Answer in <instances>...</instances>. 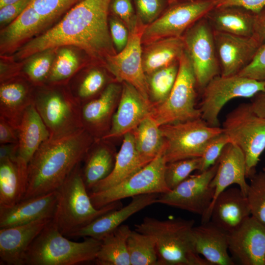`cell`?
<instances>
[{"label":"cell","instance_id":"obj_27","mask_svg":"<svg viewBox=\"0 0 265 265\" xmlns=\"http://www.w3.org/2000/svg\"><path fill=\"white\" fill-rule=\"evenodd\" d=\"M18 131V158L28 165L41 144L50 137L46 126L33 104L25 111Z\"/></svg>","mask_w":265,"mask_h":265},{"label":"cell","instance_id":"obj_44","mask_svg":"<svg viewBox=\"0 0 265 265\" xmlns=\"http://www.w3.org/2000/svg\"><path fill=\"white\" fill-rule=\"evenodd\" d=\"M53 56L44 54L29 62L24 70L25 76L33 83L39 84L47 80L52 68Z\"/></svg>","mask_w":265,"mask_h":265},{"label":"cell","instance_id":"obj_55","mask_svg":"<svg viewBox=\"0 0 265 265\" xmlns=\"http://www.w3.org/2000/svg\"><path fill=\"white\" fill-rule=\"evenodd\" d=\"M20 0H0V8Z\"/></svg>","mask_w":265,"mask_h":265},{"label":"cell","instance_id":"obj_28","mask_svg":"<svg viewBox=\"0 0 265 265\" xmlns=\"http://www.w3.org/2000/svg\"><path fill=\"white\" fill-rule=\"evenodd\" d=\"M33 93L23 81H3L0 87V118L18 128L26 109L33 103Z\"/></svg>","mask_w":265,"mask_h":265},{"label":"cell","instance_id":"obj_29","mask_svg":"<svg viewBox=\"0 0 265 265\" xmlns=\"http://www.w3.org/2000/svg\"><path fill=\"white\" fill-rule=\"evenodd\" d=\"M205 18L214 31L253 36L256 14L243 8L214 7Z\"/></svg>","mask_w":265,"mask_h":265},{"label":"cell","instance_id":"obj_39","mask_svg":"<svg viewBox=\"0 0 265 265\" xmlns=\"http://www.w3.org/2000/svg\"><path fill=\"white\" fill-rule=\"evenodd\" d=\"M249 179L246 197L251 215L265 225V173H256Z\"/></svg>","mask_w":265,"mask_h":265},{"label":"cell","instance_id":"obj_26","mask_svg":"<svg viewBox=\"0 0 265 265\" xmlns=\"http://www.w3.org/2000/svg\"><path fill=\"white\" fill-rule=\"evenodd\" d=\"M148 163L138 154L133 134L131 132H129L123 136L122 143L116 155L114 165L111 173L88 192L101 191L116 186Z\"/></svg>","mask_w":265,"mask_h":265},{"label":"cell","instance_id":"obj_13","mask_svg":"<svg viewBox=\"0 0 265 265\" xmlns=\"http://www.w3.org/2000/svg\"><path fill=\"white\" fill-rule=\"evenodd\" d=\"M216 0H194L175 4L145 26L142 44L169 37H182L195 23L215 7Z\"/></svg>","mask_w":265,"mask_h":265},{"label":"cell","instance_id":"obj_40","mask_svg":"<svg viewBox=\"0 0 265 265\" xmlns=\"http://www.w3.org/2000/svg\"><path fill=\"white\" fill-rule=\"evenodd\" d=\"M81 0H31L29 5L40 17L45 27L65 14Z\"/></svg>","mask_w":265,"mask_h":265},{"label":"cell","instance_id":"obj_12","mask_svg":"<svg viewBox=\"0 0 265 265\" xmlns=\"http://www.w3.org/2000/svg\"><path fill=\"white\" fill-rule=\"evenodd\" d=\"M182 37L185 51L193 67L198 89L201 92L212 79L221 75L213 30L204 17L191 26Z\"/></svg>","mask_w":265,"mask_h":265},{"label":"cell","instance_id":"obj_58","mask_svg":"<svg viewBox=\"0 0 265 265\" xmlns=\"http://www.w3.org/2000/svg\"></svg>","mask_w":265,"mask_h":265},{"label":"cell","instance_id":"obj_6","mask_svg":"<svg viewBox=\"0 0 265 265\" xmlns=\"http://www.w3.org/2000/svg\"><path fill=\"white\" fill-rule=\"evenodd\" d=\"M222 128L230 142L242 151L246 178H250L256 173L265 150V118L255 113L250 103H242L226 115Z\"/></svg>","mask_w":265,"mask_h":265},{"label":"cell","instance_id":"obj_48","mask_svg":"<svg viewBox=\"0 0 265 265\" xmlns=\"http://www.w3.org/2000/svg\"><path fill=\"white\" fill-rule=\"evenodd\" d=\"M111 38L117 52L121 51L126 46L129 37V31L124 23L116 16L109 20Z\"/></svg>","mask_w":265,"mask_h":265},{"label":"cell","instance_id":"obj_19","mask_svg":"<svg viewBox=\"0 0 265 265\" xmlns=\"http://www.w3.org/2000/svg\"><path fill=\"white\" fill-rule=\"evenodd\" d=\"M251 216L249 203L239 187H228L216 198L202 222L209 220L230 233Z\"/></svg>","mask_w":265,"mask_h":265},{"label":"cell","instance_id":"obj_36","mask_svg":"<svg viewBox=\"0 0 265 265\" xmlns=\"http://www.w3.org/2000/svg\"><path fill=\"white\" fill-rule=\"evenodd\" d=\"M131 265H159L154 238L136 230H132L127 239Z\"/></svg>","mask_w":265,"mask_h":265},{"label":"cell","instance_id":"obj_10","mask_svg":"<svg viewBox=\"0 0 265 265\" xmlns=\"http://www.w3.org/2000/svg\"><path fill=\"white\" fill-rule=\"evenodd\" d=\"M265 88V81H260L238 74L217 76L201 91L198 108L201 118L208 125L219 127V115L225 105L237 98H251Z\"/></svg>","mask_w":265,"mask_h":265},{"label":"cell","instance_id":"obj_4","mask_svg":"<svg viewBox=\"0 0 265 265\" xmlns=\"http://www.w3.org/2000/svg\"><path fill=\"white\" fill-rule=\"evenodd\" d=\"M81 163L77 165L56 190L57 201L52 221L65 236L112 210L123 206L121 201L100 209L95 208L83 181Z\"/></svg>","mask_w":265,"mask_h":265},{"label":"cell","instance_id":"obj_57","mask_svg":"<svg viewBox=\"0 0 265 265\" xmlns=\"http://www.w3.org/2000/svg\"><path fill=\"white\" fill-rule=\"evenodd\" d=\"M264 263H265V259H264Z\"/></svg>","mask_w":265,"mask_h":265},{"label":"cell","instance_id":"obj_2","mask_svg":"<svg viewBox=\"0 0 265 265\" xmlns=\"http://www.w3.org/2000/svg\"><path fill=\"white\" fill-rule=\"evenodd\" d=\"M95 139L83 128L59 138H49L27 166L25 199L56 190L83 161Z\"/></svg>","mask_w":265,"mask_h":265},{"label":"cell","instance_id":"obj_56","mask_svg":"<svg viewBox=\"0 0 265 265\" xmlns=\"http://www.w3.org/2000/svg\"><path fill=\"white\" fill-rule=\"evenodd\" d=\"M262 171L265 173V167L263 168Z\"/></svg>","mask_w":265,"mask_h":265},{"label":"cell","instance_id":"obj_23","mask_svg":"<svg viewBox=\"0 0 265 265\" xmlns=\"http://www.w3.org/2000/svg\"><path fill=\"white\" fill-rule=\"evenodd\" d=\"M217 162L216 171L211 183L215 189L211 205L220 193L232 185H237L246 196L249 184L246 180L245 159L241 150L234 143L229 142Z\"/></svg>","mask_w":265,"mask_h":265},{"label":"cell","instance_id":"obj_42","mask_svg":"<svg viewBox=\"0 0 265 265\" xmlns=\"http://www.w3.org/2000/svg\"><path fill=\"white\" fill-rule=\"evenodd\" d=\"M200 158L185 159L167 163L165 171V183L170 190L187 179L194 171H198Z\"/></svg>","mask_w":265,"mask_h":265},{"label":"cell","instance_id":"obj_45","mask_svg":"<svg viewBox=\"0 0 265 265\" xmlns=\"http://www.w3.org/2000/svg\"><path fill=\"white\" fill-rule=\"evenodd\" d=\"M137 15L141 23L148 25L161 15L164 7V0H134Z\"/></svg>","mask_w":265,"mask_h":265},{"label":"cell","instance_id":"obj_41","mask_svg":"<svg viewBox=\"0 0 265 265\" xmlns=\"http://www.w3.org/2000/svg\"><path fill=\"white\" fill-rule=\"evenodd\" d=\"M79 66V62L75 53L69 49H62L52 66L47 81L51 84L63 82L74 75Z\"/></svg>","mask_w":265,"mask_h":265},{"label":"cell","instance_id":"obj_15","mask_svg":"<svg viewBox=\"0 0 265 265\" xmlns=\"http://www.w3.org/2000/svg\"><path fill=\"white\" fill-rule=\"evenodd\" d=\"M139 20L137 27L129 32L125 47L105 59L107 69L120 82L134 86L147 100L150 101L147 78L142 64L141 38L145 27Z\"/></svg>","mask_w":265,"mask_h":265},{"label":"cell","instance_id":"obj_34","mask_svg":"<svg viewBox=\"0 0 265 265\" xmlns=\"http://www.w3.org/2000/svg\"><path fill=\"white\" fill-rule=\"evenodd\" d=\"M129 226L122 224L101 240L96 263L101 265H131L127 239L131 232Z\"/></svg>","mask_w":265,"mask_h":265},{"label":"cell","instance_id":"obj_31","mask_svg":"<svg viewBox=\"0 0 265 265\" xmlns=\"http://www.w3.org/2000/svg\"><path fill=\"white\" fill-rule=\"evenodd\" d=\"M116 155L107 140H95L83 159L81 167L82 178L88 191L111 173Z\"/></svg>","mask_w":265,"mask_h":265},{"label":"cell","instance_id":"obj_3","mask_svg":"<svg viewBox=\"0 0 265 265\" xmlns=\"http://www.w3.org/2000/svg\"><path fill=\"white\" fill-rule=\"evenodd\" d=\"M195 221L181 217L159 220L145 217L135 230L152 237L159 265H211L195 250L192 230Z\"/></svg>","mask_w":265,"mask_h":265},{"label":"cell","instance_id":"obj_5","mask_svg":"<svg viewBox=\"0 0 265 265\" xmlns=\"http://www.w3.org/2000/svg\"><path fill=\"white\" fill-rule=\"evenodd\" d=\"M101 240L84 237L81 242L65 238L51 221L31 243L24 257L27 265H74L95 260Z\"/></svg>","mask_w":265,"mask_h":265},{"label":"cell","instance_id":"obj_7","mask_svg":"<svg viewBox=\"0 0 265 265\" xmlns=\"http://www.w3.org/2000/svg\"><path fill=\"white\" fill-rule=\"evenodd\" d=\"M197 88L193 67L185 51L179 60L177 77L168 97L154 106L151 115L160 126L201 117L196 106Z\"/></svg>","mask_w":265,"mask_h":265},{"label":"cell","instance_id":"obj_50","mask_svg":"<svg viewBox=\"0 0 265 265\" xmlns=\"http://www.w3.org/2000/svg\"><path fill=\"white\" fill-rule=\"evenodd\" d=\"M231 6L242 7L257 14L265 7V0H216L215 7Z\"/></svg>","mask_w":265,"mask_h":265},{"label":"cell","instance_id":"obj_32","mask_svg":"<svg viewBox=\"0 0 265 265\" xmlns=\"http://www.w3.org/2000/svg\"><path fill=\"white\" fill-rule=\"evenodd\" d=\"M27 166L18 159L0 160V207L12 206L22 199L26 186Z\"/></svg>","mask_w":265,"mask_h":265},{"label":"cell","instance_id":"obj_8","mask_svg":"<svg viewBox=\"0 0 265 265\" xmlns=\"http://www.w3.org/2000/svg\"><path fill=\"white\" fill-rule=\"evenodd\" d=\"M33 93V105L46 126L50 138H56L83 128L81 106L71 92L50 88Z\"/></svg>","mask_w":265,"mask_h":265},{"label":"cell","instance_id":"obj_11","mask_svg":"<svg viewBox=\"0 0 265 265\" xmlns=\"http://www.w3.org/2000/svg\"><path fill=\"white\" fill-rule=\"evenodd\" d=\"M166 164L162 150L153 160L122 182L101 191L89 192L93 205L100 209L128 197L169 191L165 181Z\"/></svg>","mask_w":265,"mask_h":265},{"label":"cell","instance_id":"obj_53","mask_svg":"<svg viewBox=\"0 0 265 265\" xmlns=\"http://www.w3.org/2000/svg\"><path fill=\"white\" fill-rule=\"evenodd\" d=\"M250 104L255 113L265 118V88L252 97Z\"/></svg>","mask_w":265,"mask_h":265},{"label":"cell","instance_id":"obj_38","mask_svg":"<svg viewBox=\"0 0 265 265\" xmlns=\"http://www.w3.org/2000/svg\"><path fill=\"white\" fill-rule=\"evenodd\" d=\"M106 82L105 73L99 69L88 72L80 80L72 93L81 105L98 97L104 90Z\"/></svg>","mask_w":265,"mask_h":265},{"label":"cell","instance_id":"obj_52","mask_svg":"<svg viewBox=\"0 0 265 265\" xmlns=\"http://www.w3.org/2000/svg\"><path fill=\"white\" fill-rule=\"evenodd\" d=\"M253 36L261 45L265 44V11L256 14Z\"/></svg>","mask_w":265,"mask_h":265},{"label":"cell","instance_id":"obj_49","mask_svg":"<svg viewBox=\"0 0 265 265\" xmlns=\"http://www.w3.org/2000/svg\"><path fill=\"white\" fill-rule=\"evenodd\" d=\"M31 0H20L0 8V25L9 24L29 5Z\"/></svg>","mask_w":265,"mask_h":265},{"label":"cell","instance_id":"obj_9","mask_svg":"<svg viewBox=\"0 0 265 265\" xmlns=\"http://www.w3.org/2000/svg\"><path fill=\"white\" fill-rule=\"evenodd\" d=\"M164 138L163 155L167 163L200 158L208 142L222 133L221 127L208 125L201 117L160 126Z\"/></svg>","mask_w":265,"mask_h":265},{"label":"cell","instance_id":"obj_51","mask_svg":"<svg viewBox=\"0 0 265 265\" xmlns=\"http://www.w3.org/2000/svg\"><path fill=\"white\" fill-rule=\"evenodd\" d=\"M18 128L0 118V144L18 143Z\"/></svg>","mask_w":265,"mask_h":265},{"label":"cell","instance_id":"obj_24","mask_svg":"<svg viewBox=\"0 0 265 265\" xmlns=\"http://www.w3.org/2000/svg\"><path fill=\"white\" fill-rule=\"evenodd\" d=\"M229 235L211 220L194 226L195 250L211 265H235L229 251Z\"/></svg>","mask_w":265,"mask_h":265},{"label":"cell","instance_id":"obj_20","mask_svg":"<svg viewBox=\"0 0 265 265\" xmlns=\"http://www.w3.org/2000/svg\"><path fill=\"white\" fill-rule=\"evenodd\" d=\"M121 88L116 83H109L98 97L81 106L82 127L95 140L102 139L109 131Z\"/></svg>","mask_w":265,"mask_h":265},{"label":"cell","instance_id":"obj_37","mask_svg":"<svg viewBox=\"0 0 265 265\" xmlns=\"http://www.w3.org/2000/svg\"><path fill=\"white\" fill-rule=\"evenodd\" d=\"M179 60L147 76L150 99L154 106L160 104L168 97L175 82Z\"/></svg>","mask_w":265,"mask_h":265},{"label":"cell","instance_id":"obj_14","mask_svg":"<svg viewBox=\"0 0 265 265\" xmlns=\"http://www.w3.org/2000/svg\"><path fill=\"white\" fill-rule=\"evenodd\" d=\"M217 162L207 170L190 175L169 191L159 194L157 203L199 214L203 218L213 200L215 189L211 183L216 171Z\"/></svg>","mask_w":265,"mask_h":265},{"label":"cell","instance_id":"obj_33","mask_svg":"<svg viewBox=\"0 0 265 265\" xmlns=\"http://www.w3.org/2000/svg\"><path fill=\"white\" fill-rule=\"evenodd\" d=\"M185 51L182 37L162 39L146 45L142 52V64L146 76L179 60Z\"/></svg>","mask_w":265,"mask_h":265},{"label":"cell","instance_id":"obj_43","mask_svg":"<svg viewBox=\"0 0 265 265\" xmlns=\"http://www.w3.org/2000/svg\"><path fill=\"white\" fill-rule=\"evenodd\" d=\"M228 136L223 132L212 138L206 144L201 157L198 172H203L214 165L223 148L230 142Z\"/></svg>","mask_w":265,"mask_h":265},{"label":"cell","instance_id":"obj_21","mask_svg":"<svg viewBox=\"0 0 265 265\" xmlns=\"http://www.w3.org/2000/svg\"><path fill=\"white\" fill-rule=\"evenodd\" d=\"M53 217L39 219L23 225L0 229V259L8 265H24L29 246L52 220Z\"/></svg>","mask_w":265,"mask_h":265},{"label":"cell","instance_id":"obj_18","mask_svg":"<svg viewBox=\"0 0 265 265\" xmlns=\"http://www.w3.org/2000/svg\"><path fill=\"white\" fill-rule=\"evenodd\" d=\"M221 75L238 74L252 60L261 45L253 36H242L213 30Z\"/></svg>","mask_w":265,"mask_h":265},{"label":"cell","instance_id":"obj_30","mask_svg":"<svg viewBox=\"0 0 265 265\" xmlns=\"http://www.w3.org/2000/svg\"><path fill=\"white\" fill-rule=\"evenodd\" d=\"M45 28L40 17L29 5L0 32L2 54L15 52L30 38Z\"/></svg>","mask_w":265,"mask_h":265},{"label":"cell","instance_id":"obj_22","mask_svg":"<svg viewBox=\"0 0 265 265\" xmlns=\"http://www.w3.org/2000/svg\"><path fill=\"white\" fill-rule=\"evenodd\" d=\"M159 194L150 193L134 196L126 206L104 214L71 234L69 237H88L101 240L130 216L146 207L157 203Z\"/></svg>","mask_w":265,"mask_h":265},{"label":"cell","instance_id":"obj_35","mask_svg":"<svg viewBox=\"0 0 265 265\" xmlns=\"http://www.w3.org/2000/svg\"><path fill=\"white\" fill-rule=\"evenodd\" d=\"M140 157L149 163L163 150L164 138L155 119L150 115L131 132Z\"/></svg>","mask_w":265,"mask_h":265},{"label":"cell","instance_id":"obj_54","mask_svg":"<svg viewBox=\"0 0 265 265\" xmlns=\"http://www.w3.org/2000/svg\"><path fill=\"white\" fill-rule=\"evenodd\" d=\"M18 159V143L0 145V160L9 159L16 160Z\"/></svg>","mask_w":265,"mask_h":265},{"label":"cell","instance_id":"obj_25","mask_svg":"<svg viewBox=\"0 0 265 265\" xmlns=\"http://www.w3.org/2000/svg\"><path fill=\"white\" fill-rule=\"evenodd\" d=\"M57 201L56 190L23 199L10 207H0V229L25 224L53 217Z\"/></svg>","mask_w":265,"mask_h":265},{"label":"cell","instance_id":"obj_17","mask_svg":"<svg viewBox=\"0 0 265 265\" xmlns=\"http://www.w3.org/2000/svg\"><path fill=\"white\" fill-rule=\"evenodd\" d=\"M229 251L241 265H265V225L252 216L229 233Z\"/></svg>","mask_w":265,"mask_h":265},{"label":"cell","instance_id":"obj_16","mask_svg":"<svg viewBox=\"0 0 265 265\" xmlns=\"http://www.w3.org/2000/svg\"><path fill=\"white\" fill-rule=\"evenodd\" d=\"M120 97L109 131L102 139L108 141L124 136L151 114L153 104L130 83L123 82Z\"/></svg>","mask_w":265,"mask_h":265},{"label":"cell","instance_id":"obj_46","mask_svg":"<svg viewBox=\"0 0 265 265\" xmlns=\"http://www.w3.org/2000/svg\"><path fill=\"white\" fill-rule=\"evenodd\" d=\"M110 9L124 23L129 32L137 27L139 18L135 13L131 0H112Z\"/></svg>","mask_w":265,"mask_h":265},{"label":"cell","instance_id":"obj_1","mask_svg":"<svg viewBox=\"0 0 265 265\" xmlns=\"http://www.w3.org/2000/svg\"><path fill=\"white\" fill-rule=\"evenodd\" d=\"M112 0H81L55 26L19 47L15 59L66 46L80 48L96 59L115 54L108 18Z\"/></svg>","mask_w":265,"mask_h":265},{"label":"cell","instance_id":"obj_47","mask_svg":"<svg viewBox=\"0 0 265 265\" xmlns=\"http://www.w3.org/2000/svg\"><path fill=\"white\" fill-rule=\"evenodd\" d=\"M238 75L260 81H265V44L261 45L251 62Z\"/></svg>","mask_w":265,"mask_h":265}]
</instances>
